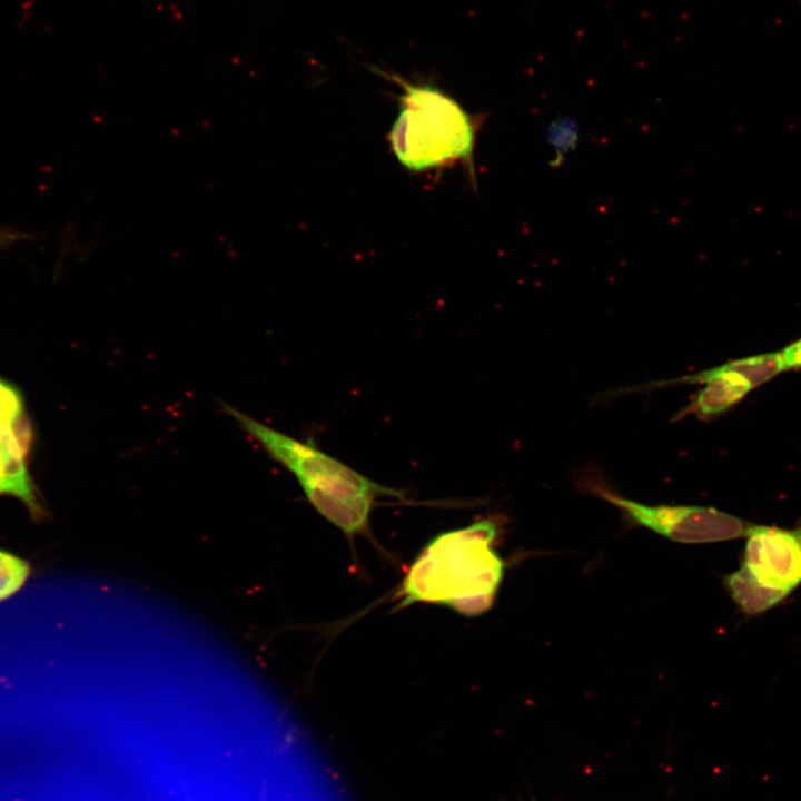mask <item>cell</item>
Segmentation results:
<instances>
[{"label": "cell", "instance_id": "6da1fadb", "mask_svg": "<svg viewBox=\"0 0 801 801\" xmlns=\"http://www.w3.org/2000/svg\"><path fill=\"white\" fill-rule=\"evenodd\" d=\"M498 530V517L491 516L433 537L400 583L399 606L431 603L465 616L486 612L504 571L494 550Z\"/></svg>", "mask_w": 801, "mask_h": 801}, {"label": "cell", "instance_id": "7a4b0ae2", "mask_svg": "<svg viewBox=\"0 0 801 801\" xmlns=\"http://www.w3.org/2000/svg\"><path fill=\"white\" fill-rule=\"evenodd\" d=\"M221 407L274 461L294 475L313 507L350 543L368 534L369 518L378 498L405 500L404 491L368 478L312 441L294 438L228 404L222 403Z\"/></svg>", "mask_w": 801, "mask_h": 801}, {"label": "cell", "instance_id": "3957f363", "mask_svg": "<svg viewBox=\"0 0 801 801\" xmlns=\"http://www.w3.org/2000/svg\"><path fill=\"white\" fill-rule=\"evenodd\" d=\"M386 77L403 89L389 134L397 160L416 171L456 160L471 164L477 126L462 106L434 86L412 83L396 75Z\"/></svg>", "mask_w": 801, "mask_h": 801}, {"label": "cell", "instance_id": "277c9868", "mask_svg": "<svg viewBox=\"0 0 801 801\" xmlns=\"http://www.w3.org/2000/svg\"><path fill=\"white\" fill-rule=\"evenodd\" d=\"M581 488L616 506L631 524L679 543H712L745 536L751 524L714 507L646 505L614 492L595 472H585Z\"/></svg>", "mask_w": 801, "mask_h": 801}, {"label": "cell", "instance_id": "5b68a950", "mask_svg": "<svg viewBox=\"0 0 801 801\" xmlns=\"http://www.w3.org/2000/svg\"><path fill=\"white\" fill-rule=\"evenodd\" d=\"M741 567L762 585L790 594L801 583V522L792 530L751 524Z\"/></svg>", "mask_w": 801, "mask_h": 801}, {"label": "cell", "instance_id": "8992f818", "mask_svg": "<svg viewBox=\"0 0 801 801\" xmlns=\"http://www.w3.org/2000/svg\"><path fill=\"white\" fill-rule=\"evenodd\" d=\"M680 384H701L688 405L680 409L673 421L694 416L700 421L715 419L739 404L751 390L748 379L736 369L733 359L694 374L646 384L633 389H650Z\"/></svg>", "mask_w": 801, "mask_h": 801}, {"label": "cell", "instance_id": "52a82bcc", "mask_svg": "<svg viewBox=\"0 0 801 801\" xmlns=\"http://www.w3.org/2000/svg\"><path fill=\"white\" fill-rule=\"evenodd\" d=\"M32 442L33 433L0 436V495L21 501L33 522L40 523L48 511L28 466Z\"/></svg>", "mask_w": 801, "mask_h": 801}, {"label": "cell", "instance_id": "ba28073f", "mask_svg": "<svg viewBox=\"0 0 801 801\" xmlns=\"http://www.w3.org/2000/svg\"><path fill=\"white\" fill-rule=\"evenodd\" d=\"M724 583L733 601L749 615L761 614L789 595L762 585L742 567L728 575Z\"/></svg>", "mask_w": 801, "mask_h": 801}, {"label": "cell", "instance_id": "9c48e42d", "mask_svg": "<svg viewBox=\"0 0 801 801\" xmlns=\"http://www.w3.org/2000/svg\"><path fill=\"white\" fill-rule=\"evenodd\" d=\"M33 433L19 389L0 377V436Z\"/></svg>", "mask_w": 801, "mask_h": 801}, {"label": "cell", "instance_id": "30bf717a", "mask_svg": "<svg viewBox=\"0 0 801 801\" xmlns=\"http://www.w3.org/2000/svg\"><path fill=\"white\" fill-rule=\"evenodd\" d=\"M546 140L554 151L550 161L552 168L562 166L565 156L575 150L580 140V126L571 116L555 117L546 130Z\"/></svg>", "mask_w": 801, "mask_h": 801}, {"label": "cell", "instance_id": "8fae6325", "mask_svg": "<svg viewBox=\"0 0 801 801\" xmlns=\"http://www.w3.org/2000/svg\"><path fill=\"white\" fill-rule=\"evenodd\" d=\"M31 574L32 566L27 560L0 550V602L19 592Z\"/></svg>", "mask_w": 801, "mask_h": 801}, {"label": "cell", "instance_id": "7c38bea8", "mask_svg": "<svg viewBox=\"0 0 801 801\" xmlns=\"http://www.w3.org/2000/svg\"><path fill=\"white\" fill-rule=\"evenodd\" d=\"M779 352L785 370L801 369V337Z\"/></svg>", "mask_w": 801, "mask_h": 801}, {"label": "cell", "instance_id": "4fadbf2b", "mask_svg": "<svg viewBox=\"0 0 801 801\" xmlns=\"http://www.w3.org/2000/svg\"><path fill=\"white\" fill-rule=\"evenodd\" d=\"M32 238L31 235L0 226V248L8 249L14 244Z\"/></svg>", "mask_w": 801, "mask_h": 801}]
</instances>
